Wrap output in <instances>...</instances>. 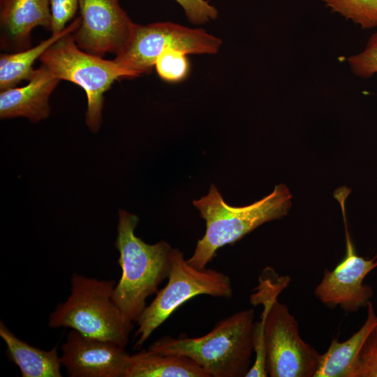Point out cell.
I'll return each mask as SVG.
<instances>
[{"label": "cell", "mask_w": 377, "mask_h": 377, "mask_svg": "<svg viewBox=\"0 0 377 377\" xmlns=\"http://www.w3.org/2000/svg\"><path fill=\"white\" fill-rule=\"evenodd\" d=\"M258 281L256 292L250 296V303L263 306L260 322L264 329L267 375L314 377L321 355L301 338L297 320L288 306L277 300L290 278L280 276L272 267H267Z\"/></svg>", "instance_id": "obj_1"}, {"label": "cell", "mask_w": 377, "mask_h": 377, "mask_svg": "<svg viewBox=\"0 0 377 377\" xmlns=\"http://www.w3.org/2000/svg\"><path fill=\"white\" fill-rule=\"evenodd\" d=\"M255 331L254 310L251 308L219 320L202 337L164 336L147 349L163 355L188 357L211 377H242L252 365Z\"/></svg>", "instance_id": "obj_2"}, {"label": "cell", "mask_w": 377, "mask_h": 377, "mask_svg": "<svg viewBox=\"0 0 377 377\" xmlns=\"http://www.w3.org/2000/svg\"><path fill=\"white\" fill-rule=\"evenodd\" d=\"M137 216L120 209L114 243L119 253L121 275L113 291V300L124 317L136 322L145 309L146 300L156 294L168 279L172 248L165 241L148 244L135 235Z\"/></svg>", "instance_id": "obj_3"}, {"label": "cell", "mask_w": 377, "mask_h": 377, "mask_svg": "<svg viewBox=\"0 0 377 377\" xmlns=\"http://www.w3.org/2000/svg\"><path fill=\"white\" fill-rule=\"evenodd\" d=\"M291 198L288 187L281 184L263 199L235 207L226 204L217 188L212 184L205 196L193 201L205 221L206 231L198 240L188 262L200 269L206 267L221 247L233 244L265 222L286 216L291 206Z\"/></svg>", "instance_id": "obj_4"}, {"label": "cell", "mask_w": 377, "mask_h": 377, "mask_svg": "<svg viewBox=\"0 0 377 377\" xmlns=\"http://www.w3.org/2000/svg\"><path fill=\"white\" fill-rule=\"evenodd\" d=\"M71 294L49 316L52 328L68 327L84 336L126 347L133 328L113 300L116 283L74 273Z\"/></svg>", "instance_id": "obj_5"}, {"label": "cell", "mask_w": 377, "mask_h": 377, "mask_svg": "<svg viewBox=\"0 0 377 377\" xmlns=\"http://www.w3.org/2000/svg\"><path fill=\"white\" fill-rule=\"evenodd\" d=\"M168 283L143 310L136 323L134 349H139L172 313L188 300L200 295L230 298L233 295L230 277L218 270L198 268L172 249Z\"/></svg>", "instance_id": "obj_6"}, {"label": "cell", "mask_w": 377, "mask_h": 377, "mask_svg": "<svg viewBox=\"0 0 377 377\" xmlns=\"http://www.w3.org/2000/svg\"><path fill=\"white\" fill-rule=\"evenodd\" d=\"M42 64L60 80L82 87L87 98L86 124L96 132L101 123L104 94L115 80L135 75L113 60L86 52L68 34L52 44L39 58Z\"/></svg>", "instance_id": "obj_7"}, {"label": "cell", "mask_w": 377, "mask_h": 377, "mask_svg": "<svg viewBox=\"0 0 377 377\" xmlns=\"http://www.w3.org/2000/svg\"><path fill=\"white\" fill-rule=\"evenodd\" d=\"M221 40L201 29H191L172 22L146 25L133 24L123 50L113 61L135 77L150 73L158 56L168 47L188 54H216Z\"/></svg>", "instance_id": "obj_8"}, {"label": "cell", "mask_w": 377, "mask_h": 377, "mask_svg": "<svg viewBox=\"0 0 377 377\" xmlns=\"http://www.w3.org/2000/svg\"><path fill=\"white\" fill-rule=\"evenodd\" d=\"M350 193L349 188L341 187L334 193L343 214L346 255L332 270H325L314 293L321 302L330 308L339 306L347 312H354L367 307L371 302L373 290L363 281L367 275L377 267V255L371 259H365L355 252L346 217L345 202Z\"/></svg>", "instance_id": "obj_9"}, {"label": "cell", "mask_w": 377, "mask_h": 377, "mask_svg": "<svg viewBox=\"0 0 377 377\" xmlns=\"http://www.w3.org/2000/svg\"><path fill=\"white\" fill-rule=\"evenodd\" d=\"M79 8L80 24L73 33L78 47L101 57L120 52L134 23L118 0H79Z\"/></svg>", "instance_id": "obj_10"}, {"label": "cell", "mask_w": 377, "mask_h": 377, "mask_svg": "<svg viewBox=\"0 0 377 377\" xmlns=\"http://www.w3.org/2000/svg\"><path fill=\"white\" fill-rule=\"evenodd\" d=\"M61 349L60 362L70 377H124L131 362L124 347L74 330Z\"/></svg>", "instance_id": "obj_11"}, {"label": "cell", "mask_w": 377, "mask_h": 377, "mask_svg": "<svg viewBox=\"0 0 377 377\" xmlns=\"http://www.w3.org/2000/svg\"><path fill=\"white\" fill-rule=\"evenodd\" d=\"M50 0H0V48L15 53L31 47L36 27L51 31Z\"/></svg>", "instance_id": "obj_12"}, {"label": "cell", "mask_w": 377, "mask_h": 377, "mask_svg": "<svg viewBox=\"0 0 377 377\" xmlns=\"http://www.w3.org/2000/svg\"><path fill=\"white\" fill-rule=\"evenodd\" d=\"M59 82L41 64L34 69L27 84L1 91V119L24 117L32 122H38L47 118L50 112V96Z\"/></svg>", "instance_id": "obj_13"}, {"label": "cell", "mask_w": 377, "mask_h": 377, "mask_svg": "<svg viewBox=\"0 0 377 377\" xmlns=\"http://www.w3.org/2000/svg\"><path fill=\"white\" fill-rule=\"evenodd\" d=\"M0 337L6 345L8 359L18 367L21 376H62L57 346L50 350L34 347L17 337L1 320Z\"/></svg>", "instance_id": "obj_14"}, {"label": "cell", "mask_w": 377, "mask_h": 377, "mask_svg": "<svg viewBox=\"0 0 377 377\" xmlns=\"http://www.w3.org/2000/svg\"><path fill=\"white\" fill-rule=\"evenodd\" d=\"M124 377H211L191 358L163 355L149 349L131 355Z\"/></svg>", "instance_id": "obj_15"}, {"label": "cell", "mask_w": 377, "mask_h": 377, "mask_svg": "<svg viewBox=\"0 0 377 377\" xmlns=\"http://www.w3.org/2000/svg\"><path fill=\"white\" fill-rule=\"evenodd\" d=\"M367 308L366 320L357 332L343 342L332 339L327 350L321 355L314 377H346L352 362L377 325V315L373 304L370 302Z\"/></svg>", "instance_id": "obj_16"}, {"label": "cell", "mask_w": 377, "mask_h": 377, "mask_svg": "<svg viewBox=\"0 0 377 377\" xmlns=\"http://www.w3.org/2000/svg\"><path fill=\"white\" fill-rule=\"evenodd\" d=\"M80 17L74 19L62 31L52 34L37 45L15 53L0 55V90L15 87L22 80H29L34 71V61L55 42L65 35L73 33L80 24Z\"/></svg>", "instance_id": "obj_17"}, {"label": "cell", "mask_w": 377, "mask_h": 377, "mask_svg": "<svg viewBox=\"0 0 377 377\" xmlns=\"http://www.w3.org/2000/svg\"><path fill=\"white\" fill-rule=\"evenodd\" d=\"M332 10L364 29L377 27V0H322Z\"/></svg>", "instance_id": "obj_18"}, {"label": "cell", "mask_w": 377, "mask_h": 377, "mask_svg": "<svg viewBox=\"0 0 377 377\" xmlns=\"http://www.w3.org/2000/svg\"><path fill=\"white\" fill-rule=\"evenodd\" d=\"M187 54L171 47L165 48L158 56L155 68L159 77L168 82L184 80L189 73Z\"/></svg>", "instance_id": "obj_19"}, {"label": "cell", "mask_w": 377, "mask_h": 377, "mask_svg": "<svg viewBox=\"0 0 377 377\" xmlns=\"http://www.w3.org/2000/svg\"><path fill=\"white\" fill-rule=\"evenodd\" d=\"M346 377H377V325L352 362Z\"/></svg>", "instance_id": "obj_20"}, {"label": "cell", "mask_w": 377, "mask_h": 377, "mask_svg": "<svg viewBox=\"0 0 377 377\" xmlns=\"http://www.w3.org/2000/svg\"><path fill=\"white\" fill-rule=\"evenodd\" d=\"M348 64L357 76L369 77L377 73V32L371 36L362 52L348 58Z\"/></svg>", "instance_id": "obj_21"}, {"label": "cell", "mask_w": 377, "mask_h": 377, "mask_svg": "<svg viewBox=\"0 0 377 377\" xmlns=\"http://www.w3.org/2000/svg\"><path fill=\"white\" fill-rule=\"evenodd\" d=\"M78 8L79 0H50L52 34L62 31L75 17Z\"/></svg>", "instance_id": "obj_22"}, {"label": "cell", "mask_w": 377, "mask_h": 377, "mask_svg": "<svg viewBox=\"0 0 377 377\" xmlns=\"http://www.w3.org/2000/svg\"><path fill=\"white\" fill-rule=\"evenodd\" d=\"M183 8L188 20L194 24H203L217 17L215 7L205 0H175Z\"/></svg>", "instance_id": "obj_23"}]
</instances>
